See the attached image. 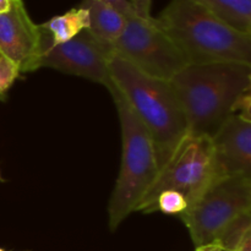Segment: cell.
Wrapping results in <instances>:
<instances>
[{
    "instance_id": "6da1fadb",
    "label": "cell",
    "mask_w": 251,
    "mask_h": 251,
    "mask_svg": "<svg viewBox=\"0 0 251 251\" xmlns=\"http://www.w3.org/2000/svg\"><path fill=\"white\" fill-rule=\"evenodd\" d=\"M169 82L188 134L211 139L233 114L237 100L250 92L251 65L232 61L186 65Z\"/></svg>"
},
{
    "instance_id": "7a4b0ae2",
    "label": "cell",
    "mask_w": 251,
    "mask_h": 251,
    "mask_svg": "<svg viewBox=\"0 0 251 251\" xmlns=\"http://www.w3.org/2000/svg\"><path fill=\"white\" fill-rule=\"evenodd\" d=\"M153 22L188 65L228 61L251 65V34L228 26L196 0H172Z\"/></svg>"
},
{
    "instance_id": "3957f363",
    "label": "cell",
    "mask_w": 251,
    "mask_h": 251,
    "mask_svg": "<svg viewBox=\"0 0 251 251\" xmlns=\"http://www.w3.org/2000/svg\"><path fill=\"white\" fill-rule=\"evenodd\" d=\"M108 69L112 83L151 135L161 169L188 134L185 117L171 82L141 73L113 53Z\"/></svg>"
},
{
    "instance_id": "277c9868",
    "label": "cell",
    "mask_w": 251,
    "mask_h": 251,
    "mask_svg": "<svg viewBox=\"0 0 251 251\" xmlns=\"http://www.w3.org/2000/svg\"><path fill=\"white\" fill-rule=\"evenodd\" d=\"M109 92L117 107L123 145L120 172L108 206L109 227L115 230L127 216L136 212L159 169L151 135L114 85Z\"/></svg>"
},
{
    "instance_id": "5b68a950",
    "label": "cell",
    "mask_w": 251,
    "mask_h": 251,
    "mask_svg": "<svg viewBox=\"0 0 251 251\" xmlns=\"http://www.w3.org/2000/svg\"><path fill=\"white\" fill-rule=\"evenodd\" d=\"M212 183L211 139L186 134L159 169L156 180L142 199L136 212L151 213L156 198L166 190L180 193L188 201L189 208Z\"/></svg>"
},
{
    "instance_id": "8992f818",
    "label": "cell",
    "mask_w": 251,
    "mask_h": 251,
    "mask_svg": "<svg viewBox=\"0 0 251 251\" xmlns=\"http://www.w3.org/2000/svg\"><path fill=\"white\" fill-rule=\"evenodd\" d=\"M251 212V178L232 176L211 184L180 216L196 247L216 243L239 216Z\"/></svg>"
},
{
    "instance_id": "52a82bcc",
    "label": "cell",
    "mask_w": 251,
    "mask_h": 251,
    "mask_svg": "<svg viewBox=\"0 0 251 251\" xmlns=\"http://www.w3.org/2000/svg\"><path fill=\"white\" fill-rule=\"evenodd\" d=\"M110 49L137 70L159 80L169 81L188 65L173 42L154 25L153 17L127 19L124 31L110 44Z\"/></svg>"
},
{
    "instance_id": "ba28073f",
    "label": "cell",
    "mask_w": 251,
    "mask_h": 251,
    "mask_svg": "<svg viewBox=\"0 0 251 251\" xmlns=\"http://www.w3.org/2000/svg\"><path fill=\"white\" fill-rule=\"evenodd\" d=\"M110 55L109 44L100 41L90 29H83L70 41L49 47L42 55L41 68L88 78L109 90L113 85L108 69Z\"/></svg>"
},
{
    "instance_id": "9c48e42d",
    "label": "cell",
    "mask_w": 251,
    "mask_h": 251,
    "mask_svg": "<svg viewBox=\"0 0 251 251\" xmlns=\"http://www.w3.org/2000/svg\"><path fill=\"white\" fill-rule=\"evenodd\" d=\"M49 47L48 34L32 21L24 0H11L9 10L0 14V55L12 61L20 73H32L41 68Z\"/></svg>"
},
{
    "instance_id": "30bf717a",
    "label": "cell",
    "mask_w": 251,
    "mask_h": 251,
    "mask_svg": "<svg viewBox=\"0 0 251 251\" xmlns=\"http://www.w3.org/2000/svg\"><path fill=\"white\" fill-rule=\"evenodd\" d=\"M211 142L213 183L232 176L251 178L250 120L232 114Z\"/></svg>"
},
{
    "instance_id": "8fae6325",
    "label": "cell",
    "mask_w": 251,
    "mask_h": 251,
    "mask_svg": "<svg viewBox=\"0 0 251 251\" xmlns=\"http://www.w3.org/2000/svg\"><path fill=\"white\" fill-rule=\"evenodd\" d=\"M80 7L87 10L90 15L91 33L109 46L126 26V17L100 0H83Z\"/></svg>"
},
{
    "instance_id": "7c38bea8",
    "label": "cell",
    "mask_w": 251,
    "mask_h": 251,
    "mask_svg": "<svg viewBox=\"0 0 251 251\" xmlns=\"http://www.w3.org/2000/svg\"><path fill=\"white\" fill-rule=\"evenodd\" d=\"M50 39V47L65 43L77 36L83 29L90 27V15L86 9L77 7L59 16L51 17L46 24L41 25Z\"/></svg>"
},
{
    "instance_id": "4fadbf2b",
    "label": "cell",
    "mask_w": 251,
    "mask_h": 251,
    "mask_svg": "<svg viewBox=\"0 0 251 251\" xmlns=\"http://www.w3.org/2000/svg\"><path fill=\"white\" fill-rule=\"evenodd\" d=\"M232 28L251 34V0H196Z\"/></svg>"
},
{
    "instance_id": "5bb4252c",
    "label": "cell",
    "mask_w": 251,
    "mask_h": 251,
    "mask_svg": "<svg viewBox=\"0 0 251 251\" xmlns=\"http://www.w3.org/2000/svg\"><path fill=\"white\" fill-rule=\"evenodd\" d=\"M188 210V201L180 193L174 190L162 191L156 198L152 212L161 211L164 215L181 216Z\"/></svg>"
},
{
    "instance_id": "9a60e30c",
    "label": "cell",
    "mask_w": 251,
    "mask_h": 251,
    "mask_svg": "<svg viewBox=\"0 0 251 251\" xmlns=\"http://www.w3.org/2000/svg\"><path fill=\"white\" fill-rule=\"evenodd\" d=\"M19 69L12 61L0 55V95L6 92L19 77Z\"/></svg>"
},
{
    "instance_id": "2e32d148",
    "label": "cell",
    "mask_w": 251,
    "mask_h": 251,
    "mask_svg": "<svg viewBox=\"0 0 251 251\" xmlns=\"http://www.w3.org/2000/svg\"><path fill=\"white\" fill-rule=\"evenodd\" d=\"M100 1L109 5L110 7L117 10L119 14H122L123 16L126 17V19H130V17L132 16H136L129 0H100Z\"/></svg>"
},
{
    "instance_id": "e0dca14e",
    "label": "cell",
    "mask_w": 251,
    "mask_h": 251,
    "mask_svg": "<svg viewBox=\"0 0 251 251\" xmlns=\"http://www.w3.org/2000/svg\"><path fill=\"white\" fill-rule=\"evenodd\" d=\"M151 2L152 0H131L130 4L137 17L142 20H151Z\"/></svg>"
},
{
    "instance_id": "ac0fdd59",
    "label": "cell",
    "mask_w": 251,
    "mask_h": 251,
    "mask_svg": "<svg viewBox=\"0 0 251 251\" xmlns=\"http://www.w3.org/2000/svg\"><path fill=\"white\" fill-rule=\"evenodd\" d=\"M196 251H223L222 247L218 243H210V244L196 247Z\"/></svg>"
},
{
    "instance_id": "d6986e66",
    "label": "cell",
    "mask_w": 251,
    "mask_h": 251,
    "mask_svg": "<svg viewBox=\"0 0 251 251\" xmlns=\"http://www.w3.org/2000/svg\"><path fill=\"white\" fill-rule=\"evenodd\" d=\"M11 4V0H0V14L7 11Z\"/></svg>"
},
{
    "instance_id": "ffe728a7",
    "label": "cell",
    "mask_w": 251,
    "mask_h": 251,
    "mask_svg": "<svg viewBox=\"0 0 251 251\" xmlns=\"http://www.w3.org/2000/svg\"><path fill=\"white\" fill-rule=\"evenodd\" d=\"M0 251H5L4 249H1V248H0Z\"/></svg>"
}]
</instances>
